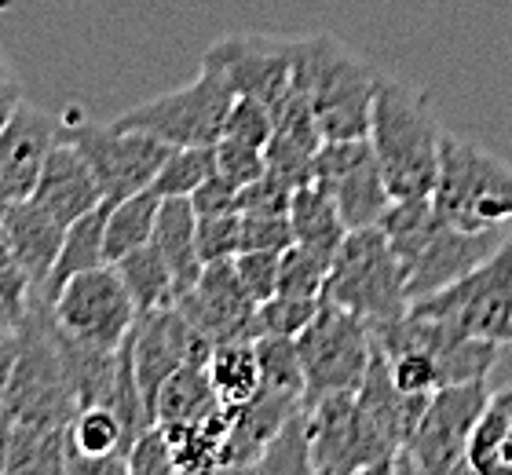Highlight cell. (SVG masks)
<instances>
[{
  "label": "cell",
  "instance_id": "5b68a950",
  "mask_svg": "<svg viewBox=\"0 0 512 475\" xmlns=\"http://www.w3.org/2000/svg\"><path fill=\"white\" fill-rule=\"evenodd\" d=\"M432 205L443 220L469 231L512 227V165L472 139L443 132Z\"/></svg>",
  "mask_w": 512,
  "mask_h": 475
},
{
  "label": "cell",
  "instance_id": "8fae6325",
  "mask_svg": "<svg viewBox=\"0 0 512 475\" xmlns=\"http://www.w3.org/2000/svg\"><path fill=\"white\" fill-rule=\"evenodd\" d=\"M63 139L81 150V158L92 165L99 187L110 201H121L136 190L154 187L161 165L169 158V143H161L150 132L125 128L118 121L96 125V121H81V125H66Z\"/></svg>",
  "mask_w": 512,
  "mask_h": 475
},
{
  "label": "cell",
  "instance_id": "d4e9b609",
  "mask_svg": "<svg viewBox=\"0 0 512 475\" xmlns=\"http://www.w3.org/2000/svg\"><path fill=\"white\" fill-rule=\"evenodd\" d=\"M216 410H220V399H216L213 380H209L205 366H183V370H176L161 384L154 424H161V428H183V424L205 421Z\"/></svg>",
  "mask_w": 512,
  "mask_h": 475
},
{
  "label": "cell",
  "instance_id": "7c38bea8",
  "mask_svg": "<svg viewBox=\"0 0 512 475\" xmlns=\"http://www.w3.org/2000/svg\"><path fill=\"white\" fill-rule=\"evenodd\" d=\"M55 326L70 337L85 340L92 348L118 351L136 326V300L128 296L118 267L99 264L92 271H81L52 296Z\"/></svg>",
  "mask_w": 512,
  "mask_h": 475
},
{
  "label": "cell",
  "instance_id": "f546056e",
  "mask_svg": "<svg viewBox=\"0 0 512 475\" xmlns=\"http://www.w3.org/2000/svg\"><path fill=\"white\" fill-rule=\"evenodd\" d=\"M216 176V143L213 147H172L161 165L154 190L161 198H191L205 180Z\"/></svg>",
  "mask_w": 512,
  "mask_h": 475
},
{
  "label": "cell",
  "instance_id": "8992f818",
  "mask_svg": "<svg viewBox=\"0 0 512 475\" xmlns=\"http://www.w3.org/2000/svg\"><path fill=\"white\" fill-rule=\"evenodd\" d=\"M238 99V88L216 63L202 59V74L191 85L154 95L118 117V125L158 136L169 147H213L224 136L227 114Z\"/></svg>",
  "mask_w": 512,
  "mask_h": 475
},
{
  "label": "cell",
  "instance_id": "9a60e30c",
  "mask_svg": "<svg viewBox=\"0 0 512 475\" xmlns=\"http://www.w3.org/2000/svg\"><path fill=\"white\" fill-rule=\"evenodd\" d=\"M187 322L198 326L213 344L227 340H256V304L238 282L235 260H216L205 264L202 278L194 289L176 300Z\"/></svg>",
  "mask_w": 512,
  "mask_h": 475
},
{
  "label": "cell",
  "instance_id": "30bf717a",
  "mask_svg": "<svg viewBox=\"0 0 512 475\" xmlns=\"http://www.w3.org/2000/svg\"><path fill=\"white\" fill-rule=\"evenodd\" d=\"M487 399H491L487 380H465L432 391L410 443L395 461V472H469V439Z\"/></svg>",
  "mask_w": 512,
  "mask_h": 475
},
{
  "label": "cell",
  "instance_id": "e575fe53",
  "mask_svg": "<svg viewBox=\"0 0 512 475\" xmlns=\"http://www.w3.org/2000/svg\"><path fill=\"white\" fill-rule=\"evenodd\" d=\"M33 289H37L33 278L26 275V267L19 264V256L11 253V245L0 234V322L22 326V318L33 307Z\"/></svg>",
  "mask_w": 512,
  "mask_h": 475
},
{
  "label": "cell",
  "instance_id": "f1b7e54d",
  "mask_svg": "<svg viewBox=\"0 0 512 475\" xmlns=\"http://www.w3.org/2000/svg\"><path fill=\"white\" fill-rule=\"evenodd\" d=\"M231 428V413L220 406L205 421L165 428L176 457V472H220L224 468V439Z\"/></svg>",
  "mask_w": 512,
  "mask_h": 475
},
{
  "label": "cell",
  "instance_id": "277c9868",
  "mask_svg": "<svg viewBox=\"0 0 512 475\" xmlns=\"http://www.w3.org/2000/svg\"><path fill=\"white\" fill-rule=\"evenodd\" d=\"M322 296L359 315L374 333L410 311L403 264L392 253L381 227H355L344 234V242L330 260Z\"/></svg>",
  "mask_w": 512,
  "mask_h": 475
},
{
  "label": "cell",
  "instance_id": "7402d4cb",
  "mask_svg": "<svg viewBox=\"0 0 512 475\" xmlns=\"http://www.w3.org/2000/svg\"><path fill=\"white\" fill-rule=\"evenodd\" d=\"M469 472L512 475V388L491 391L469 439Z\"/></svg>",
  "mask_w": 512,
  "mask_h": 475
},
{
  "label": "cell",
  "instance_id": "ffe728a7",
  "mask_svg": "<svg viewBox=\"0 0 512 475\" xmlns=\"http://www.w3.org/2000/svg\"><path fill=\"white\" fill-rule=\"evenodd\" d=\"M154 245L161 249V256L169 260L172 275H176V293L183 296L187 289H194V282L205 271V260L198 253V212H194L191 198H161Z\"/></svg>",
  "mask_w": 512,
  "mask_h": 475
},
{
  "label": "cell",
  "instance_id": "484cf974",
  "mask_svg": "<svg viewBox=\"0 0 512 475\" xmlns=\"http://www.w3.org/2000/svg\"><path fill=\"white\" fill-rule=\"evenodd\" d=\"M114 267H118L128 296L136 300L139 315H150V311H161V307L176 304V296H180L176 293V275H172L169 260L161 256V249L154 242L125 253Z\"/></svg>",
  "mask_w": 512,
  "mask_h": 475
},
{
  "label": "cell",
  "instance_id": "7a4b0ae2",
  "mask_svg": "<svg viewBox=\"0 0 512 475\" xmlns=\"http://www.w3.org/2000/svg\"><path fill=\"white\" fill-rule=\"evenodd\" d=\"M370 143L395 201L432 198L439 180L443 128L425 95L395 77L377 74Z\"/></svg>",
  "mask_w": 512,
  "mask_h": 475
},
{
  "label": "cell",
  "instance_id": "60d3db41",
  "mask_svg": "<svg viewBox=\"0 0 512 475\" xmlns=\"http://www.w3.org/2000/svg\"><path fill=\"white\" fill-rule=\"evenodd\" d=\"M176 472L172 443L161 424H150L136 443L128 446V475H169Z\"/></svg>",
  "mask_w": 512,
  "mask_h": 475
},
{
  "label": "cell",
  "instance_id": "7dc6e473",
  "mask_svg": "<svg viewBox=\"0 0 512 475\" xmlns=\"http://www.w3.org/2000/svg\"><path fill=\"white\" fill-rule=\"evenodd\" d=\"M11 209V194L4 187H0V220H4V212Z\"/></svg>",
  "mask_w": 512,
  "mask_h": 475
},
{
  "label": "cell",
  "instance_id": "ab89813d",
  "mask_svg": "<svg viewBox=\"0 0 512 475\" xmlns=\"http://www.w3.org/2000/svg\"><path fill=\"white\" fill-rule=\"evenodd\" d=\"M278 260H282V253H264V249H249V253L235 256L238 282L256 307L278 293Z\"/></svg>",
  "mask_w": 512,
  "mask_h": 475
},
{
  "label": "cell",
  "instance_id": "b9f144b4",
  "mask_svg": "<svg viewBox=\"0 0 512 475\" xmlns=\"http://www.w3.org/2000/svg\"><path fill=\"white\" fill-rule=\"evenodd\" d=\"M297 242L289 216H246L242 212V253L264 249V253H286Z\"/></svg>",
  "mask_w": 512,
  "mask_h": 475
},
{
  "label": "cell",
  "instance_id": "f35d334b",
  "mask_svg": "<svg viewBox=\"0 0 512 475\" xmlns=\"http://www.w3.org/2000/svg\"><path fill=\"white\" fill-rule=\"evenodd\" d=\"M216 172L242 190L267 172V154L260 147H249V143L220 136L216 139Z\"/></svg>",
  "mask_w": 512,
  "mask_h": 475
},
{
  "label": "cell",
  "instance_id": "6da1fadb",
  "mask_svg": "<svg viewBox=\"0 0 512 475\" xmlns=\"http://www.w3.org/2000/svg\"><path fill=\"white\" fill-rule=\"evenodd\" d=\"M399 256L406 275L410 304L428 293H439L443 285L458 282L480 267L512 231H469L458 223L443 220L432 198H403L392 201L377 223Z\"/></svg>",
  "mask_w": 512,
  "mask_h": 475
},
{
  "label": "cell",
  "instance_id": "74e56055",
  "mask_svg": "<svg viewBox=\"0 0 512 475\" xmlns=\"http://www.w3.org/2000/svg\"><path fill=\"white\" fill-rule=\"evenodd\" d=\"M293 183L286 176L267 169L260 180H253L249 187H242L238 194V209L246 216H289V205H293Z\"/></svg>",
  "mask_w": 512,
  "mask_h": 475
},
{
  "label": "cell",
  "instance_id": "603a6c76",
  "mask_svg": "<svg viewBox=\"0 0 512 475\" xmlns=\"http://www.w3.org/2000/svg\"><path fill=\"white\" fill-rule=\"evenodd\" d=\"M289 220H293V234H297L300 245L319 249V253H330V256L337 253V245H341L344 234H348V223H344L333 194L315 180L293 190Z\"/></svg>",
  "mask_w": 512,
  "mask_h": 475
},
{
  "label": "cell",
  "instance_id": "bcb514c9",
  "mask_svg": "<svg viewBox=\"0 0 512 475\" xmlns=\"http://www.w3.org/2000/svg\"><path fill=\"white\" fill-rule=\"evenodd\" d=\"M11 413L0 406V472L8 468V446H11Z\"/></svg>",
  "mask_w": 512,
  "mask_h": 475
},
{
  "label": "cell",
  "instance_id": "f6af8a7d",
  "mask_svg": "<svg viewBox=\"0 0 512 475\" xmlns=\"http://www.w3.org/2000/svg\"><path fill=\"white\" fill-rule=\"evenodd\" d=\"M15 359H19V326L0 322V399H4V391H8Z\"/></svg>",
  "mask_w": 512,
  "mask_h": 475
},
{
  "label": "cell",
  "instance_id": "d590c367",
  "mask_svg": "<svg viewBox=\"0 0 512 475\" xmlns=\"http://www.w3.org/2000/svg\"><path fill=\"white\" fill-rule=\"evenodd\" d=\"M227 139H238V143H249V147L267 150L271 136H275V110L264 103V99H253V95H238L231 114H227L224 125Z\"/></svg>",
  "mask_w": 512,
  "mask_h": 475
},
{
  "label": "cell",
  "instance_id": "9c48e42d",
  "mask_svg": "<svg viewBox=\"0 0 512 475\" xmlns=\"http://www.w3.org/2000/svg\"><path fill=\"white\" fill-rule=\"evenodd\" d=\"M311 472L355 475V472H395L399 450L359 406L355 391H333L308 406Z\"/></svg>",
  "mask_w": 512,
  "mask_h": 475
},
{
  "label": "cell",
  "instance_id": "5bb4252c",
  "mask_svg": "<svg viewBox=\"0 0 512 475\" xmlns=\"http://www.w3.org/2000/svg\"><path fill=\"white\" fill-rule=\"evenodd\" d=\"M231 77L238 95L264 99L275 110L293 92V37H267V33H231L205 52Z\"/></svg>",
  "mask_w": 512,
  "mask_h": 475
},
{
  "label": "cell",
  "instance_id": "d6a6232c",
  "mask_svg": "<svg viewBox=\"0 0 512 475\" xmlns=\"http://www.w3.org/2000/svg\"><path fill=\"white\" fill-rule=\"evenodd\" d=\"M253 472H311V439H308V406H300L282 432L271 439Z\"/></svg>",
  "mask_w": 512,
  "mask_h": 475
},
{
  "label": "cell",
  "instance_id": "836d02e7",
  "mask_svg": "<svg viewBox=\"0 0 512 475\" xmlns=\"http://www.w3.org/2000/svg\"><path fill=\"white\" fill-rule=\"evenodd\" d=\"M322 307V296H286L275 293L271 300L256 307V337H300V329L308 326L315 311Z\"/></svg>",
  "mask_w": 512,
  "mask_h": 475
},
{
  "label": "cell",
  "instance_id": "ac0fdd59",
  "mask_svg": "<svg viewBox=\"0 0 512 475\" xmlns=\"http://www.w3.org/2000/svg\"><path fill=\"white\" fill-rule=\"evenodd\" d=\"M66 227L55 212H48L37 198H19L11 201V209L0 220V234L11 245V253L19 256V264L26 267V275L33 278V285L41 289L52 275L55 260L63 253Z\"/></svg>",
  "mask_w": 512,
  "mask_h": 475
},
{
  "label": "cell",
  "instance_id": "4fadbf2b",
  "mask_svg": "<svg viewBox=\"0 0 512 475\" xmlns=\"http://www.w3.org/2000/svg\"><path fill=\"white\" fill-rule=\"evenodd\" d=\"M315 183L330 190L348 231L377 227L392 205V190L384 183L381 161L370 136L363 139H326L315 154Z\"/></svg>",
  "mask_w": 512,
  "mask_h": 475
},
{
  "label": "cell",
  "instance_id": "d6986e66",
  "mask_svg": "<svg viewBox=\"0 0 512 475\" xmlns=\"http://www.w3.org/2000/svg\"><path fill=\"white\" fill-rule=\"evenodd\" d=\"M30 198L41 201L44 209L55 212L63 223H74L81 216H88L92 209H99L107 201V194L99 187L92 165L81 158V150L74 143L59 139V147L44 161L41 180H37Z\"/></svg>",
  "mask_w": 512,
  "mask_h": 475
},
{
  "label": "cell",
  "instance_id": "4316f807",
  "mask_svg": "<svg viewBox=\"0 0 512 475\" xmlns=\"http://www.w3.org/2000/svg\"><path fill=\"white\" fill-rule=\"evenodd\" d=\"M66 446H70V424L15 421L4 472H66Z\"/></svg>",
  "mask_w": 512,
  "mask_h": 475
},
{
  "label": "cell",
  "instance_id": "ee69618b",
  "mask_svg": "<svg viewBox=\"0 0 512 475\" xmlns=\"http://www.w3.org/2000/svg\"><path fill=\"white\" fill-rule=\"evenodd\" d=\"M22 103H26V99H22V81H19V74H15V66L8 63L4 48H0V128L8 125Z\"/></svg>",
  "mask_w": 512,
  "mask_h": 475
},
{
  "label": "cell",
  "instance_id": "e0dca14e",
  "mask_svg": "<svg viewBox=\"0 0 512 475\" xmlns=\"http://www.w3.org/2000/svg\"><path fill=\"white\" fill-rule=\"evenodd\" d=\"M304 406L300 395L289 391H271L260 388L242 410L231 413V428L224 439V468L220 472H253L256 461L264 457V450L271 446L282 424Z\"/></svg>",
  "mask_w": 512,
  "mask_h": 475
},
{
  "label": "cell",
  "instance_id": "cb8c5ba5",
  "mask_svg": "<svg viewBox=\"0 0 512 475\" xmlns=\"http://www.w3.org/2000/svg\"><path fill=\"white\" fill-rule=\"evenodd\" d=\"M205 373L213 380V391L220 406L227 413L242 410L256 391H260V359H256V344L253 340H227V344H216L209 362H205Z\"/></svg>",
  "mask_w": 512,
  "mask_h": 475
},
{
  "label": "cell",
  "instance_id": "1f68e13d",
  "mask_svg": "<svg viewBox=\"0 0 512 475\" xmlns=\"http://www.w3.org/2000/svg\"><path fill=\"white\" fill-rule=\"evenodd\" d=\"M330 253L308 249V245L293 242L278 260V293L286 296H322L326 275H330Z\"/></svg>",
  "mask_w": 512,
  "mask_h": 475
},
{
  "label": "cell",
  "instance_id": "8d00e7d4",
  "mask_svg": "<svg viewBox=\"0 0 512 475\" xmlns=\"http://www.w3.org/2000/svg\"><path fill=\"white\" fill-rule=\"evenodd\" d=\"M198 253H202L205 264L235 260L242 253V212L198 216Z\"/></svg>",
  "mask_w": 512,
  "mask_h": 475
},
{
  "label": "cell",
  "instance_id": "44dd1931",
  "mask_svg": "<svg viewBox=\"0 0 512 475\" xmlns=\"http://www.w3.org/2000/svg\"><path fill=\"white\" fill-rule=\"evenodd\" d=\"M107 216H110V198L103 201L99 209H92L88 216H81V220H74L70 227H66L63 253H59L52 275H48V282H44L37 293L52 300V296L59 293L74 275L92 271V267H99V264H110L107 260Z\"/></svg>",
  "mask_w": 512,
  "mask_h": 475
},
{
  "label": "cell",
  "instance_id": "7bdbcfd3",
  "mask_svg": "<svg viewBox=\"0 0 512 475\" xmlns=\"http://www.w3.org/2000/svg\"><path fill=\"white\" fill-rule=\"evenodd\" d=\"M238 194L242 190L235 187L231 180H224L220 172H216L213 180H205L202 187L191 194V205L198 216H224V212H242L238 209Z\"/></svg>",
  "mask_w": 512,
  "mask_h": 475
},
{
  "label": "cell",
  "instance_id": "83f0119b",
  "mask_svg": "<svg viewBox=\"0 0 512 475\" xmlns=\"http://www.w3.org/2000/svg\"><path fill=\"white\" fill-rule=\"evenodd\" d=\"M158 209H161V194L154 187L136 190V194H128V198H121V201H110V216H107V260L110 264H118L125 253L143 249V245L154 242Z\"/></svg>",
  "mask_w": 512,
  "mask_h": 475
},
{
  "label": "cell",
  "instance_id": "3957f363",
  "mask_svg": "<svg viewBox=\"0 0 512 475\" xmlns=\"http://www.w3.org/2000/svg\"><path fill=\"white\" fill-rule=\"evenodd\" d=\"M293 85L311 103L326 139L370 136L377 74L333 33L293 37Z\"/></svg>",
  "mask_w": 512,
  "mask_h": 475
},
{
  "label": "cell",
  "instance_id": "ba28073f",
  "mask_svg": "<svg viewBox=\"0 0 512 475\" xmlns=\"http://www.w3.org/2000/svg\"><path fill=\"white\" fill-rule=\"evenodd\" d=\"M374 348V329L322 296V307L297 337L300 366H304V406L326 399L333 391L363 388Z\"/></svg>",
  "mask_w": 512,
  "mask_h": 475
},
{
  "label": "cell",
  "instance_id": "4dcf8cb0",
  "mask_svg": "<svg viewBox=\"0 0 512 475\" xmlns=\"http://www.w3.org/2000/svg\"><path fill=\"white\" fill-rule=\"evenodd\" d=\"M256 359H260V388L289 391L304 399V366H300L297 337H256Z\"/></svg>",
  "mask_w": 512,
  "mask_h": 475
},
{
  "label": "cell",
  "instance_id": "2e32d148",
  "mask_svg": "<svg viewBox=\"0 0 512 475\" xmlns=\"http://www.w3.org/2000/svg\"><path fill=\"white\" fill-rule=\"evenodd\" d=\"M59 139L63 121L30 103H22L8 125L0 128V187L8 190L11 201L30 198Z\"/></svg>",
  "mask_w": 512,
  "mask_h": 475
},
{
  "label": "cell",
  "instance_id": "52a82bcc",
  "mask_svg": "<svg viewBox=\"0 0 512 475\" xmlns=\"http://www.w3.org/2000/svg\"><path fill=\"white\" fill-rule=\"evenodd\" d=\"M414 315L439 318L458 333L512 344V234L480 267L410 304Z\"/></svg>",
  "mask_w": 512,
  "mask_h": 475
}]
</instances>
